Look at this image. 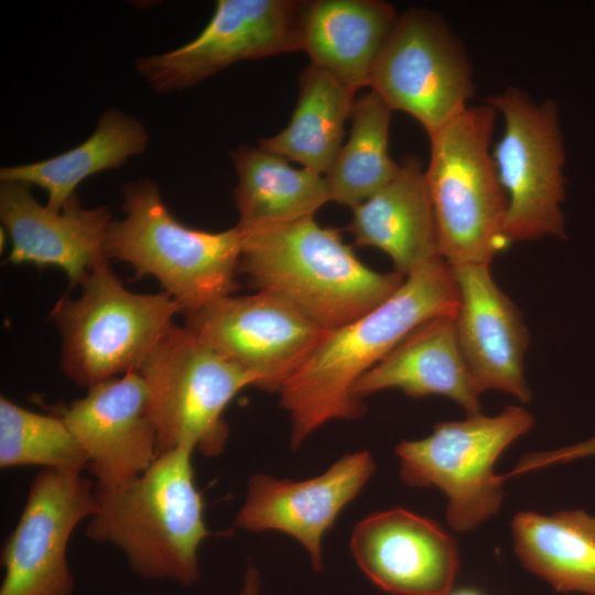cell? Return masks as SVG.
I'll return each mask as SVG.
<instances>
[{
    "label": "cell",
    "instance_id": "13",
    "mask_svg": "<svg viewBox=\"0 0 595 595\" xmlns=\"http://www.w3.org/2000/svg\"><path fill=\"white\" fill-rule=\"evenodd\" d=\"M184 326L268 392H279L328 332L268 291L218 299Z\"/></svg>",
    "mask_w": 595,
    "mask_h": 595
},
{
    "label": "cell",
    "instance_id": "7",
    "mask_svg": "<svg viewBox=\"0 0 595 595\" xmlns=\"http://www.w3.org/2000/svg\"><path fill=\"white\" fill-rule=\"evenodd\" d=\"M139 374L148 389L159 454L180 446L198 450L205 457L221 454L229 435L223 413L240 390L256 382L239 365L177 325Z\"/></svg>",
    "mask_w": 595,
    "mask_h": 595
},
{
    "label": "cell",
    "instance_id": "29",
    "mask_svg": "<svg viewBox=\"0 0 595 595\" xmlns=\"http://www.w3.org/2000/svg\"><path fill=\"white\" fill-rule=\"evenodd\" d=\"M261 581L259 572L249 565L245 572L242 586L238 595H260Z\"/></svg>",
    "mask_w": 595,
    "mask_h": 595
},
{
    "label": "cell",
    "instance_id": "15",
    "mask_svg": "<svg viewBox=\"0 0 595 595\" xmlns=\"http://www.w3.org/2000/svg\"><path fill=\"white\" fill-rule=\"evenodd\" d=\"M375 468L371 454L359 451L342 456L320 476L302 482L252 475L234 524L250 532L275 530L291 536L306 549L313 569L321 571L324 534L343 508L358 496Z\"/></svg>",
    "mask_w": 595,
    "mask_h": 595
},
{
    "label": "cell",
    "instance_id": "5",
    "mask_svg": "<svg viewBox=\"0 0 595 595\" xmlns=\"http://www.w3.org/2000/svg\"><path fill=\"white\" fill-rule=\"evenodd\" d=\"M496 109L468 106L430 138L426 183L441 258L450 267L489 264L506 247L507 196L493 159Z\"/></svg>",
    "mask_w": 595,
    "mask_h": 595
},
{
    "label": "cell",
    "instance_id": "24",
    "mask_svg": "<svg viewBox=\"0 0 595 595\" xmlns=\"http://www.w3.org/2000/svg\"><path fill=\"white\" fill-rule=\"evenodd\" d=\"M511 533L521 564L556 592L595 595V517L581 509L520 511Z\"/></svg>",
    "mask_w": 595,
    "mask_h": 595
},
{
    "label": "cell",
    "instance_id": "28",
    "mask_svg": "<svg viewBox=\"0 0 595 595\" xmlns=\"http://www.w3.org/2000/svg\"><path fill=\"white\" fill-rule=\"evenodd\" d=\"M591 456H595V436L571 446L547 452L529 453L519 461L510 473L504 476L507 479L552 464L566 463Z\"/></svg>",
    "mask_w": 595,
    "mask_h": 595
},
{
    "label": "cell",
    "instance_id": "11",
    "mask_svg": "<svg viewBox=\"0 0 595 595\" xmlns=\"http://www.w3.org/2000/svg\"><path fill=\"white\" fill-rule=\"evenodd\" d=\"M305 2L218 0L201 33L172 51L141 56L137 72L160 93L190 88L229 65L302 50Z\"/></svg>",
    "mask_w": 595,
    "mask_h": 595
},
{
    "label": "cell",
    "instance_id": "21",
    "mask_svg": "<svg viewBox=\"0 0 595 595\" xmlns=\"http://www.w3.org/2000/svg\"><path fill=\"white\" fill-rule=\"evenodd\" d=\"M398 18L392 4L378 0L305 2L302 50L312 64L357 91L369 85L372 68Z\"/></svg>",
    "mask_w": 595,
    "mask_h": 595
},
{
    "label": "cell",
    "instance_id": "1",
    "mask_svg": "<svg viewBox=\"0 0 595 595\" xmlns=\"http://www.w3.org/2000/svg\"><path fill=\"white\" fill-rule=\"evenodd\" d=\"M459 292L453 269L437 257L408 275L381 305L326 333L280 389L291 420V447L331 420H356L366 407L353 396L357 380L422 322L455 316Z\"/></svg>",
    "mask_w": 595,
    "mask_h": 595
},
{
    "label": "cell",
    "instance_id": "25",
    "mask_svg": "<svg viewBox=\"0 0 595 595\" xmlns=\"http://www.w3.org/2000/svg\"><path fill=\"white\" fill-rule=\"evenodd\" d=\"M355 93L311 63L299 77V95L290 122L278 134L261 139L259 147L326 175L343 147Z\"/></svg>",
    "mask_w": 595,
    "mask_h": 595
},
{
    "label": "cell",
    "instance_id": "18",
    "mask_svg": "<svg viewBox=\"0 0 595 595\" xmlns=\"http://www.w3.org/2000/svg\"><path fill=\"white\" fill-rule=\"evenodd\" d=\"M451 268L459 292L456 337L478 389L529 402L524 358L530 338L521 311L497 285L489 264Z\"/></svg>",
    "mask_w": 595,
    "mask_h": 595
},
{
    "label": "cell",
    "instance_id": "22",
    "mask_svg": "<svg viewBox=\"0 0 595 595\" xmlns=\"http://www.w3.org/2000/svg\"><path fill=\"white\" fill-rule=\"evenodd\" d=\"M231 160L238 175L234 201L240 230L312 217L332 201L325 176L294 169L284 158L260 147L241 145L231 153Z\"/></svg>",
    "mask_w": 595,
    "mask_h": 595
},
{
    "label": "cell",
    "instance_id": "14",
    "mask_svg": "<svg viewBox=\"0 0 595 595\" xmlns=\"http://www.w3.org/2000/svg\"><path fill=\"white\" fill-rule=\"evenodd\" d=\"M60 416L85 451L96 489L116 488L134 479L159 456L148 389L139 371L89 387L87 394L68 404Z\"/></svg>",
    "mask_w": 595,
    "mask_h": 595
},
{
    "label": "cell",
    "instance_id": "30",
    "mask_svg": "<svg viewBox=\"0 0 595 595\" xmlns=\"http://www.w3.org/2000/svg\"><path fill=\"white\" fill-rule=\"evenodd\" d=\"M448 595H483V594L474 588H459L455 592H451Z\"/></svg>",
    "mask_w": 595,
    "mask_h": 595
},
{
    "label": "cell",
    "instance_id": "10",
    "mask_svg": "<svg viewBox=\"0 0 595 595\" xmlns=\"http://www.w3.org/2000/svg\"><path fill=\"white\" fill-rule=\"evenodd\" d=\"M368 86L391 110L413 117L428 136L464 111L475 94L461 41L441 15L416 8L399 15Z\"/></svg>",
    "mask_w": 595,
    "mask_h": 595
},
{
    "label": "cell",
    "instance_id": "3",
    "mask_svg": "<svg viewBox=\"0 0 595 595\" xmlns=\"http://www.w3.org/2000/svg\"><path fill=\"white\" fill-rule=\"evenodd\" d=\"M193 452L191 446L162 452L134 479L95 488L98 508L86 537L119 549L143 580L191 585L199 577L197 552L209 532L194 483Z\"/></svg>",
    "mask_w": 595,
    "mask_h": 595
},
{
    "label": "cell",
    "instance_id": "8",
    "mask_svg": "<svg viewBox=\"0 0 595 595\" xmlns=\"http://www.w3.org/2000/svg\"><path fill=\"white\" fill-rule=\"evenodd\" d=\"M522 407L508 405L494 416L480 412L462 421L439 422L430 435L396 446L400 476L410 486H435L447 497L450 526L464 532L494 516L504 498L499 455L533 426Z\"/></svg>",
    "mask_w": 595,
    "mask_h": 595
},
{
    "label": "cell",
    "instance_id": "27",
    "mask_svg": "<svg viewBox=\"0 0 595 595\" xmlns=\"http://www.w3.org/2000/svg\"><path fill=\"white\" fill-rule=\"evenodd\" d=\"M42 466L82 472L88 458L62 419L0 398V467Z\"/></svg>",
    "mask_w": 595,
    "mask_h": 595
},
{
    "label": "cell",
    "instance_id": "9",
    "mask_svg": "<svg viewBox=\"0 0 595 595\" xmlns=\"http://www.w3.org/2000/svg\"><path fill=\"white\" fill-rule=\"evenodd\" d=\"M486 102L501 113L505 122L502 136L493 147L508 204L505 245L547 237L564 239L565 150L556 102H537L512 86Z\"/></svg>",
    "mask_w": 595,
    "mask_h": 595
},
{
    "label": "cell",
    "instance_id": "23",
    "mask_svg": "<svg viewBox=\"0 0 595 595\" xmlns=\"http://www.w3.org/2000/svg\"><path fill=\"white\" fill-rule=\"evenodd\" d=\"M148 143V131L138 119L108 108L84 142L46 160L2 166L0 182L39 186L47 194L46 206L61 210L84 180L122 166L130 158L143 153Z\"/></svg>",
    "mask_w": 595,
    "mask_h": 595
},
{
    "label": "cell",
    "instance_id": "19",
    "mask_svg": "<svg viewBox=\"0 0 595 595\" xmlns=\"http://www.w3.org/2000/svg\"><path fill=\"white\" fill-rule=\"evenodd\" d=\"M455 316L426 320L408 333L379 363L355 383L360 400L385 389H399L409 397L443 396L467 414L480 412L478 389L461 351Z\"/></svg>",
    "mask_w": 595,
    "mask_h": 595
},
{
    "label": "cell",
    "instance_id": "20",
    "mask_svg": "<svg viewBox=\"0 0 595 595\" xmlns=\"http://www.w3.org/2000/svg\"><path fill=\"white\" fill-rule=\"evenodd\" d=\"M348 230L357 246L386 252L405 278L441 257L425 171L415 156H405L386 186L353 208Z\"/></svg>",
    "mask_w": 595,
    "mask_h": 595
},
{
    "label": "cell",
    "instance_id": "2",
    "mask_svg": "<svg viewBox=\"0 0 595 595\" xmlns=\"http://www.w3.org/2000/svg\"><path fill=\"white\" fill-rule=\"evenodd\" d=\"M239 231L238 271L250 285L284 299L327 331L375 310L405 280L367 267L338 229L322 227L314 216Z\"/></svg>",
    "mask_w": 595,
    "mask_h": 595
},
{
    "label": "cell",
    "instance_id": "4",
    "mask_svg": "<svg viewBox=\"0 0 595 595\" xmlns=\"http://www.w3.org/2000/svg\"><path fill=\"white\" fill-rule=\"evenodd\" d=\"M123 217L105 238L108 259L129 263L136 277H154L186 316L238 289L241 234L235 226L210 232L180 223L153 180L127 182Z\"/></svg>",
    "mask_w": 595,
    "mask_h": 595
},
{
    "label": "cell",
    "instance_id": "6",
    "mask_svg": "<svg viewBox=\"0 0 595 595\" xmlns=\"http://www.w3.org/2000/svg\"><path fill=\"white\" fill-rule=\"evenodd\" d=\"M176 313L169 294L131 292L106 264L84 280L75 300L63 296L51 311L62 335L61 366L87 388L139 371Z\"/></svg>",
    "mask_w": 595,
    "mask_h": 595
},
{
    "label": "cell",
    "instance_id": "12",
    "mask_svg": "<svg viewBox=\"0 0 595 595\" xmlns=\"http://www.w3.org/2000/svg\"><path fill=\"white\" fill-rule=\"evenodd\" d=\"M97 508L95 484L82 472L41 468L1 549L0 595H72L68 542Z\"/></svg>",
    "mask_w": 595,
    "mask_h": 595
},
{
    "label": "cell",
    "instance_id": "16",
    "mask_svg": "<svg viewBox=\"0 0 595 595\" xmlns=\"http://www.w3.org/2000/svg\"><path fill=\"white\" fill-rule=\"evenodd\" d=\"M349 548L364 574L393 595H448L459 566L452 536L435 521L403 508L360 520Z\"/></svg>",
    "mask_w": 595,
    "mask_h": 595
},
{
    "label": "cell",
    "instance_id": "26",
    "mask_svg": "<svg viewBox=\"0 0 595 595\" xmlns=\"http://www.w3.org/2000/svg\"><path fill=\"white\" fill-rule=\"evenodd\" d=\"M391 111L374 91L355 100L349 139L325 175L332 201L353 209L397 175L400 164L388 151Z\"/></svg>",
    "mask_w": 595,
    "mask_h": 595
},
{
    "label": "cell",
    "instance_id": "17",
    "mask_svg": "<svg viewBox=\"0 0 595 595\" xmlns=\"http://www.w3.org/2000/svg\"><path fill=\"white\" fill-rule=\"evenodd\" d=\"M31 186L0 182V219L10 236L7 262L57 267L72 286L109 264L105 238L112 220L107 206L85 208L75 194L61 210L41 205Z\"/></svg>",
    "mask_w": 595,
    "mask_h": 595
}]
</instances>
